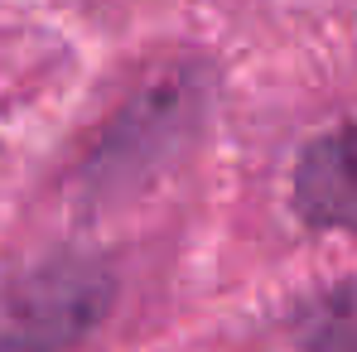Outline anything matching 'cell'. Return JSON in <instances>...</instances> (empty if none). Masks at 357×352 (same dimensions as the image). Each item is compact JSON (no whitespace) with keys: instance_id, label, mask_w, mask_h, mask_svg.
<instances>
[{"instance_id":"4","label":"cell","mask_w":357,"mask_h":352,"mask_svg":"<svg viewBox=\"0 0 357 352\" xmlns=\"http://www.w3.org/2000/svg\"><path fill=\"white\" fill-rule=\"evenodd\" d=\"M299 352H357V280L314 294L295 314Z\"/></svg>"},{"instance_id":"3","label":"cell","mask_w":357,"mask_h":352,"mask_svg":"<svg viewBox=\"0 0 357 352\" xmlns=\"http://www.w3.org/2000/svg\"><path fill=\"white\" fill-rule=\"evenodd\" d=\"M290 193L309 227L357 232V116L314 135L299 150Z\"/></svg>"},{"instance_id":"1","label":"cell","mask_w":357,"mask_h":352,"mask_svg":"<svg viewBox=\"0 0 357 352\" xmlns=\"http://www.w3.org/2000/svg\"><path fill=\"white\" fill-rule=\"evenodd\" d=\"M116 304V275L92 256H49L0 280V352H73Z\"/></svg>"},{"instance_id":"2","label":"cell","mask_w":357,"mask_h":352,"mask_svg":"<svg viewBox=\"0 0 357 352\" xmlns=\"http://www.w3.org/2000/svg\"><path fill=\"white\" fill-rule=\"evenodd\" d=\"M193 107H198V97H193V77H188V72L155 77V82L116 116V130L102 140L92 169L107 178V183L126 178L130 169H150L178 135L188 130Z\"/></svg>"}]
</instances>
